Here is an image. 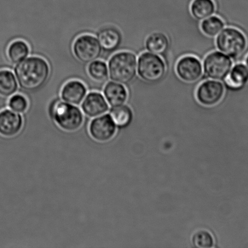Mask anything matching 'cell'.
<instances>
[{
  "label": "cell",
  "instance_id": "6da1fadb",
  "mask_svg": "<svg viewBox=\"0 0 248 248\" xmlns=\"http://www.w3.org/2000/svg\"><path fill=\"white\" fill-rule=\"evenodd\" d=\"M15 74L21 89L33 92L40 89L48 81L50 67L43 58L32 57L17 64Z\"/></svg>",
  "mask_w": 248,
  "mask_h": 248
},
{
  "label": "cell",
  "instance_id": "7a4b0ae2",
  "mask_svg": "<svg viewBox=\"0 0 248 248\" xmlns=\"http://www.w3.org/2000/svg\"><path fill=\"white\" fill-rule=\"evenodd\" d=\"M109 77L114 82L130 84L137 72V60L134 53L128 51L114 55L108 62Z\"/></svg>",
  "mask_w": 248,
  "mask_h": 248
},
{
  "label": "cell",
  "instance_id": "3957f363",
  "mask_svg": "<svg viewBox=\"0 0 248 248\" xmlns=\"http://www.w3.org/2000/svg\"><path fill=\"white\" fill-rule=\"evenodd\" d=\"M216 47L220 52L232 59L240 58L246 52L248 40L246 35L237 28L229 27L223 29L217 36Z\"/></svg>",
  "mask_w": 248,
  "mask_h": 248
},
{
  "label": "cell",
  "instance_id": "277c9868",
  "mask_svg": "<svg viewBox=\"0 0 248 248\" xmlns=\"http://www.w3.org/2000/svg\"><path fill=\"white\" fill-rule=\"evenodd\" d=\"M166 72V63L159 55L144 52L138 57L137 74L143 81L155 83L165 77Z\"/></svg>",
  "mask_w": 248,
  "mask_h": 248
},
{
  "label": "cell",
  "instance_id": "5b68a950",
  "mask_svg": "<svg viewBox=\"0 0 248 248\" xmlns=\"http://www.w3.org/2000/svg\"><path fill=\"white\" fill-rule=\"evenodd\" d=\"M51 113L57 125L66 131H76L83 123V115L80 109L65 101L54 104Z\"/></svg>",
  "mask_w": 248,
  "mask_h": 248
},
{
  "label": "cell",
  "instance_id": "8992f818",
  "mask_svg": "<svg viewBox=\"0 0 248 248\" xmlns=\"http://www.w3.org/2000/svg\"><path fill=\"white\" fill-rule=\"evenodd\" d=\"M233 66L232 58L222 52H211L204 60V74L208 78L216 81H224Z\"/></svg>",
  "mask_w": 248,
  "mask_h": 248
},
{
  "label": "cell",
  "instance_id": "52a82bcc",
  "mask_svg": "<svg viewBox=\"0 0 248 248\" xmlns=\"http://www.w3.org/2000/svg\"><path fill=\"white\" fill-rule=\"evenodd\" d=\"M73 52L80 62L90 64L100 57L102 48L96 37L91 35H83L75 41Z\"/></svg>",
  "mask_w": 248,
  "mask_h": 248
},
{
  "label": "cell",
  "instance_id": "ba28073f",
  "mask_svg": "<svg viewBox=\"0 0 248 248\" xmlns=\"http://www.w3.org/2000/svg\"><path fill=\"white\" fill-rule=\"evenodd\" d=\"M225 92V86L222 82L209 79L199 85L197 89L196 97L201 105L213 107L222 100Z\"/></svg>",
  "mask_w": 248,
  "mask_h": 248
},
{
  "label": "cell",
  "instance_id": "9c48e42d",
  "mask_svg": "<svg viewBox=\"0 0 248 248\" xmlns=\"http://www.w3.org/2000/svg\"><path fill=\"white\" fill-rule=\"evenodd\" d=\"M176 71L182 81L186 83H194L202 77L203 65L198 58L193 55H186L178 61Z\"/></svg>",
  "mask_w": 248,
  "mask_h": 248
},
{
  "label": "cell",
  "instance_id": "30bf717a",
  "mask_svg": "<svg viewBox=\"0 0 248 248\" xmlns=\"http://www.w3.org/2000/svg\"><path fill=\"white\" fill-rule=\"evenodd\" d=\"M89 132L95 140L99 142H105L115 135L116 124L110 115L99 116L91 121Z\"/></svg>",
  "mask_w": 248,
  "mask_h": 248
},
{
  "label": "cell",
  "instance_id": "8fae6325",
  "mask_svg": "<svg viewBox=\"0 0 248 248\" xmlns=\"http://www.w3.org/2000/svg\"><path fill=\"white\" fill-rule=\"evenodd\" d=\"M23 118L18 113L10 110L0 112V135L10 138L18 135L23 127Z\"/></svg>",
  "mask_w": 248,
  "mask_h": 248
},
{
  "label": "cell",
  "instance_id": "7c38bea8",
  "mask_svg": "<svg viewBox=\"0 0 248 248\" xmlns=\"http://www.w3.org/2000/svg\"><path fill=\"white\" fill-rule=\"evenodd\" d=\"M82 108L89 118H96L104 115L109 110L105 98L98 92H91L83 101Z\"/></svg>",
  "mask_w": 248,
  "mask_h": 248
},
{
  "label": "cell",
  "instance_id": "4fadbf2b",
  "mask_svg": "<svg viewBox=\"0 0 248 248\" xmlns=\"http://www.w3.org/2000/svg\"><path fill=\"white\" fill-rule=\"evenodd\" d=\"M87 94V89L82 82L70 81L63 86L61 97L63 101L72 105L79 106L84 100Z\"/></svg>",
  "mask_w": 248,
  "mask_h": 248
},
{
  "label": "cell",
  "instance_id": "5bb4252c",
  "mask_svg": "<svg viewBox=\"0 0 248 248\" xmlns=\"http://www.w3.org/2000/svg\"><path fill=\"white\" fill-rule=\"evenodd\" d=\"M225 86L231 91L242 90L248 84V68L244 63L233 65L224 80Z\"/></svg>",
  "mask_w": 248,
  "mask_h": 248
},
{
  "label": "cell",
  "instance_id": "9a60e30c",
  "mask_svg": "<svg viewBox=\"0 0 248 248\" xmlns=\"http://www.w3.org/2000/svg\"><path fill=\"white\" fill-rule=\"evenodd\" d=\"M97 39L102 49L111 52L120 46L122 36L117 29L113 27H106L99 31Z\"/></svg>",
  "mask_w": 248,
  "mask_h": 248
},
{
  "label": "cell",
  "instance_id": "2e32d148",
  "mask_svg": "<svg viewBox=\"0 0 248 248\" xmlns=\"http://www.w3.org/2000/svg\"><path fill=\"white\" fill-rule=\"evenodd\" d=\"M103 93L107 103L113 108L123 105L128 100L127 89L118 82H108L104 87Z\"/></svg>",
  "mask_w": 248,
  "mask_h": 248
},
{
  "label": "cell",
  "instance_id": "e0dca14e",
  "mask_svg": "<svg viewBox=\"0 0 248 248\" xmlns=\"http://www.w3.org/2000/svg\"><path fill=\"white\" fill-rule=\"evenodd\" d=\"M215 10L216 6L213 0H193L190 6L192 16L198 21L213 16Z\"/></svg>",
  "mask_w": 248,
  "mask_h": 248
},
{
  "label": "cell",
  "instance_id": "ac0fdd59",
  "mask_svg": "<svg viewBox=\"0 0 248 248\" xmlns=\"http://www.w3.org/2000/svg\"><path fill=\"white\" fill-rule=\"evenodd\" d=\"M169 40L165 33L154 32L148 36L145 41L146 48L148 52L156 55L164 54L168 48Z\"/></svg>",
  "mask_w": 248,
  "mask_h": 248
},
{
  "label": "cell",
  "instance_id": "d6986e66",
  "mask_svg": "<svg viewBox=\"0 0 248 248\" xmlns=\"http://www.w3.org/2000/svg\"><path fill=\"white\" fill-rule=\"evenodd\" d=\"M18 89L16 77L8 70H0V96L9 98L16 94Z\"/></svg>",
  "mask_w": 248,
  "mask_h": 248
},
{
  "label": "cell",
  "instance_id": "ffe728a7",
  "mask_svg": "<svg viewBox=\"0 0 248 248\" xmlns=\"http://www.w3.org/2000/svg\"><path fill=\"white\" fill-rule=\"evenodd\" d=\"M30 49L28 44L22 40H17L12 43L7 49V57L13 64H18L28 58Z\"/></svg>",
  "mask_w": 248,
  "mask_h": 248
},
{
  "label": "cell",
  "instance_id": "44dd1931",
  "mask_svg": "<svg viewBox=\"0 0 248 248\" xmlns=\"http://www.w3.org/2000/svg\"><path fill=\"white\" fill-rule=\"evenodd\" d=\"M225 23L217 16H211L201 22L200 28L204 35L210 38H215L224 29Z\"/></svg>",
  "mask_w": 248,
  "mask_h": 248
},
{
  "label": "cell",
  "instance_id": "7402d4cb",
  "mask_svg": "<svg viewBox=\"0 0 248 248\" xmlns=\"http://www.w3.org/2000/svg\"><path fill=\"white\" fill-rule=\"evenodd\" d=\"M116 125L120 126L128 125L132 120L133 113L130 107L121 105L114 107L111 111V115Z\"/></svg>",
  "mask_w": 248,
  "mask_h": 248
},
{
  "label": "cell",
  "instance_id": "603a6c76",
  "mask_svg": "<svg viewBox=\"0 0 248 248\" xmlns=\"http://www.w3.org/2000/svg\"><path fill=\"white\" fill-rule=\"evenodd\" d=\"M87 72L94 81L104 82L108 80L109 71L108 65L102 61L96 60L90 63Z\"/></svg>",
  "mask_w": 248,
  "mask_h": 248
},
{
  "label": "cell",
  "instance_id": "cb8c5ba5",
  "mask_svg": "<svg viewBox=\"0 0 248 248\" xmlns=\"http://www.w3.org/2000/svg\"><path fill=\"white\" fill-rule=\"evenodd\" d=\"M194 246L200 248H212L215 244L212 235L205 230L198 231L193 235Z\"/></svg>",
  "mask_w": 248,
  "mask_h": 248
},
{
  "label": "cell",
  "instance_id": "d4e9b609",
  "mask_svg": "<svg viewBox=\"0 0 248 248\" xmlns=\"http://www.w3.org/2000/svg\"><path fill=\"white\" fill-rule=\"evenodd\" d=\"M9 107L15 112L23 113L28 110L29 103L25 96L19 94H14L9 99Z\"/></svg>",
  "mask_w": 248,
  "mask_h": 248
},
{
  "label": "cell",
  "instance_id": "484cf974",
  "mask_svg": "<svg viewBox=\"0 0 248 248\" xmlns=\"http://www.w3.org/2000/svg\"><path fill=\"white\" fill-rule=\"evenodd\" d=\"M245 64L247 65V67L248 68V55H247V57H246V59H245Z\"/></svg>",
  "mask_w": 248,
  "mask_h": 248
}]
</instances>
